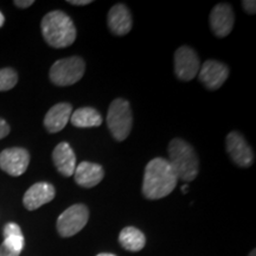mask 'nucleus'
<instances>
[{
  "instance_id": "23",
  "label": "nucleus",
  "mask_w": 256,
  "mask_h": 256,
  "mask_svg": "<svg viewBox=\"0 0 256 256\" xmlns=\"http://www.w3.org/2000/svg\"><path fill=\"white\" fill-rule=\"evenodd\" d=\"M32 4H34V0H26V2H20V0H16V2H14V5L17 6V8H30Z\"/></svg>"
},
{
  "instance_id": "8",
  "label": "nucleus",
  "mask_w": 256,
  "mask_h": 256,
  "mask_svg": "<svg viewBox=\"0 0 256 256\" xmlns=\"http://www.w3.org/2000/svg\"><path fill=\"white\" fill-rule=\"evenodd\" d=\"M226 146L230 158L240 168H249L252 165L254 152L241 133L230 132L226 136Z\"/></svg>"
},
{
  "instance_id": "16",
  "label": "nucleus",
  "mask_w": 256,
  "mask_h": 256,
  "mask_svg": "<svg viewBox=\"0 0 256 256\" xmlns=\"http://www.w3.org/2000/svg\"><path fill=\"white\" fill-rule=\"evenodd\" d=\"M72 107L70 104L62 102L51 107L44 118V126L49 133H58L66 126L72 116Z\"/></svg>"
},
{
  "instance_id": "19",
  "label": "nucleus",
  "mask_w": 256,
  "mask_h": 256,
  "mask_svg": "<svg viewBox=\"0 0 256 256\" xmlns=\"http://www.w3.org/2000/svg\"><path fill=\"white\" fill-rule=\"evenodd\" d=\"M25 240L23 234H14L4 238V242L0 246V256H19L24 249Z\"/></svg>"
},
{
  "instance_id": "18",
  "label": "nucleus",
  "mask_w": 256,
  "mask_h": 256,
  "mask_svg": "<svg viewBox=\"0 0 256 256\" xmlns=\"http://www.w3.org/2000/svg\"><path fill=\"white\" fill-rule=\"evenodd\" d=\"M119 242L128 252H139L145 247L146 238L139 229L134 228V226H126L121 230Z\"/></svg>"
},
{
  "instance_id": "1",
  "label": "nucleus",
  "mask_w": 256,
  "mask_h": 256,
  "mask_svg": "<svg viewBox=\"0 0 256 256\" xmlns=\"http://www.w3.org/2000/svg\"><path fill=\"white\" fill-rule=\"evenodd\" d=\"M177 182V174L168 160L154 158L145 168L142 194L147 200L164 198L174 190Z\"/></svg>"
},
{
  "instance_id": "6",
  "label": "nucleus",
  "mask_w": 256,
  "mask_h": 256,
  "mask_svg": "<svg viewBox=\"0 0 256 256\" xmlns=\"http://www.w3.org/2000/svg\"><path fill=\"white\" fill-rule=\"evenodd\" d=\"M89 210L84 204H75L62 212L57 220V232L62 238H72L88 223Z\"/></svg>"
},
{
  "instance_id": "15",
  "label": "nucleus",
  "mask_w": 256,
  "mask_h": 256,
  "mask_svg": "<svg viewBox=\"0 0 256 256\" xmlns=\"http://www.w3.org/2000/svg\"><path fill=\"white\" fill-rule=\"evenodd\" d=\"M52 160L57 171L64 177H72L75 172L76 156L68 142H60L52 152Z\"/></svg>"
},
{
  "instance_id": "4",
  "label": "nucleus",
  "mask_w": 256,
  "mask_h": 256,
  "mask_svg": "<svg viewBox=\"0 0 256 256\" xmlns=\"http://www.w3.org/2000/svg\"><path fill=\"white\" fill-rule=\"evenodd\" d=\"M107 124L116 142H124L133 127V114L130 102L124 98H115L107 113Z\"/></svg>"
},
{
  "instance_id": "28",
  "label": "nucleus",
  "mask_w": 256,
  "mask_h": 256,
  "mask_svg": "<svg viewBox=\"0 0 256 256\" xmlns=\"http://www.w3.org/2000/svg\"><path fill=\"white\" fill-rule=\"evenodd\" d=\"M249 256H255V250H252V252H250V255Z\"/></svg>"
},
{
  "instance_id": "25",
  "label": "nucleus",
  "mask_w": 256,
  "mask_h": 256,
  "mask_svg": "<svg viewBox=\"0 0 256 256\" xmlns=\"http://www.w3.org/2000/svg\"><path fill=\"white\" fill-rule=\"evenodd\" d=\"M4 23H5V17H4V14H2V12H0V28H2V25H4Z\"/></svg>"
},
{
  "instance_id": "24",
  "label": "nucleus",
  "mask_w": 256,
  "mask_h": 256,
  "mask_svg": "<svg viewBox=\"0 0 256 256\" xmlns=\"http://www.w3.org/2000/svg\"><path fill=\"white\" fill-rule=\"evenodd\" d=\"M68 2L69 4L76 5V6H84V5H89L92 2V0H68Z\"/></svg>"
},
{
  "instance_id": "12",
  "label": "nucleus",
  "mask_w": 256,
  "mask_h": 256,
  "mask_svg": "<svg viewBox=\"0 0 256 256\" xmlns=\"http://www.w3.org/2000/svg\"><path fill=\"white\" fill-rule=\"evenodd\" d=\"M56 191L54 185L46 182L34 184L28 190L25 192L23 203L28 210H36L44 204L49 203L55 198Z\"/></svg>"
},
{
  "instance_id": "20",
  "label": "nucleus",
  "mask_w": 256,
  "mask_h": 256,
  "mask_svg": "<svg viewBox=\"0 0 256 256\" xmlns=\"http://www.w3.org/2000/svg\"><path fill=\"white\" fill-rule=\"evenodd\" d=\"M18 75L12 68L0 69V92L10 90L17 84Z\"/></svg>"
},
{
  "instance_id": "7",
  "label": "nucleus",
  "mask_w": 256,
  "mask_h": 256,
  "mask_svg": "<svg viewBox=\"0 0 256 256\" xmlns=\"http://www.w3.org/2000/svg\"><path fill=\"white\" fill-rule=\"evenodd\" d=\"M200 68V57L190 46H180L174 52V74L182 81H191Z\"/></svg>"
},
{
  "instance_id": "9",
  "label": "nucleus",
  "mask_w": 256,
  "mask_h": 256,
  "mask_svg": "<svg viewBox=\"0 0 256 256\" xmlns=\"http://www.w3.org/2000/svg\"><path fill=\"white\" fill-rule=\"evenodd\" d=\"M30 153L20 147H11L0 153V168L12 177H19L28 170Z\"/></svg>"
},
{
  "instance_id": "11",
  "label": "nucleus",
  "mask_w": 256,
  "mask_h": 256,
  "mask_svg": "<svg viewBox=\"0 0 256 256\" xmlns=\"http://www.w3.org/2000/svg\"><path fill=\"white\" fill-rule=\"evenodd\" d=\"M234 23H235V14L229 4L222 2L211 10L210 28L215 36L220 38L229 36L234 28Z\"/></svg>"
},
{
  "instance_id": "22",
  "label": "nucleus",
  "mask_w": 256,
  "mask_h": 256,
  "mask_svg": "<svg viewBox=\"0 0 256 256\" xmlns=\"http://www.w3.org/2000/svg\"><path fill=\"white\" fill-rule=\"evenodd\" d=\"M8 133H10L8 124L6 122L4 119L0 118V139H2V138H5L6 136H8Z\"/></svg>"
},
{
  "instance_id": "5",
  "label": "nucleus",
  "mask_w": 256,
  "mask_h": 256,
  "mask_svg": "<svg viewBox=\"0 0 256 256\" xmlns=\"http://www.w3.org/2000/svg\"><path fill=\"white\" fill-rule=\"evenodd\" d=\"M86 72V63L81 57L72 56L68 58L56 60L50 68V80L58 87L75 84L83 78Z\"/></svg>"
},
{
  "instance_id": "10",
  "label": "nucleus",
  "mask_w": 256,
  "mask_h": 256,
  "mask_svg": "<svg viewBox=\"0 0 256 256\" xmlns=\"http://www.w3.org/2000/svg\"><path fill=\"white\" fill-rule=\"evenodd\" d=\"M200 81L209 90H217L222 87L229 76V68L226 64L215 60H208L198 72Z\"/></svg>"
},
{
  "instance_id": "26",
  "label": "nucleus",
  "mask_w": 256,
  "mask_h": 256,
  "mask_svg": "<svg viewBox=\"0 0 256 256\" xmlns=\"http://www.w3.org/2000/svg\"><path fill=\"white\" fill-rule=\"evenodd\" d=\"M96 256H116V255L110 254V252H101V254H98V255H96Z\"/></svg>"
},
{
  "instance_id": "13",
  "label": "nucleus",
  "mask_w": 256,
  "mask_h": 256,
  "mask_svg": "<svg viewBox=\"0 0 256 256\" xmlns=\"http://www.w3.org/2000/svg\"><path fill=\"white\" fill-rule=\"evenodd\" d=\"M107 23L110 30L115 36H124L132 30V14L126 5L116 4L108 12Z\"/></svg>"
},
{
  "instance_id": "27",
  "label": "nucleus",
  "mask_w": 256,
  "mask_h": 256,
  "mask_svg": "<svg viewBox=\"0 0 256 256\" xmlns=\"http://www.w3.org/2000/svg\"><path fill=\"white\" fill-rule=\"evenodd\" d=\"M182 191H183V192H186V191H188V185H184V186L182 188Z\"/></svg>"
},
{
  "instance_id": "14",
  "label": "nucleus",
  "mask_w": 256,
  "mask_h": 256,
  "mask_svg": "<svg viewBox=\"0 0 256 256\" xmlns=\"http://www.w3.org/2000/svg\"><path fill=\"white\" fill-rule=\"evenodd\" d=\"M104 177V171L101 165L90 162H82L76 166L74 172L75 182L82 188H94L100 184Z\"/></svg>"
},
{
  "instance_id": "3",
  "label": "nucleus",
  "mask_w": 256,
  "mask_h": 256,
  "mask_svg": "<svg viewBox=\"0 0 256 256\" xmlns=\"http://www.w3.org/2000/svg\"><path fill=\"white\" fill-rule=\"evenodd\" d=\"M168 162L172 166L178 179L192 182L198 176L200 159L194 147L183 139L174 138L168 144Z\"/></svg>"
},
{
  "instance_id": "2",
  "label": "nucleus",
  "mask_w": 256,
  "mask_h": 256,
  "mask_svg": "<svg viewBox=\"0 0 256 256\" xmlns=\"http://www.w3.org/2000/svg\"><path fill=\"white\" fill-rule=\"evenodd\" d=\"M40 28L46 43L56 49L72 46L78 34L72 18L62 11H51L44 16Z\"/></svg>"
},
{
  "instance_id": "17",
  "label": "nucleus",
  "mask_w": 256,
  "mask_h": 256,
  "mask_svg": "<svg viewBox=\"0 0 256 256\" xmlns=\"http://www.w3.org/2000/svg\"><path fill=\"white\" fill-rule=\"evenodd\" d=\"M69 121H72V126L78 128H90L101 126L104 119L95 108L82 107L74 112Z\"/></svg>"
},
{
  "instance_id": "21",
  "label": "nucleus",
  "mask_w": 256,
  "mask_h": 256,
  "mask_svg": "<svg viewBox=\"0 0 256 256\" xmlns=\"http://www.w3.org/2000/svg\"><path fill=\"white\" fill-rule=\"evenodd\" d=\"M242 5L246 12H248L249 14H255L256 2H254V0H244V2H242Z\"/></svg>"
}]
</instances>
